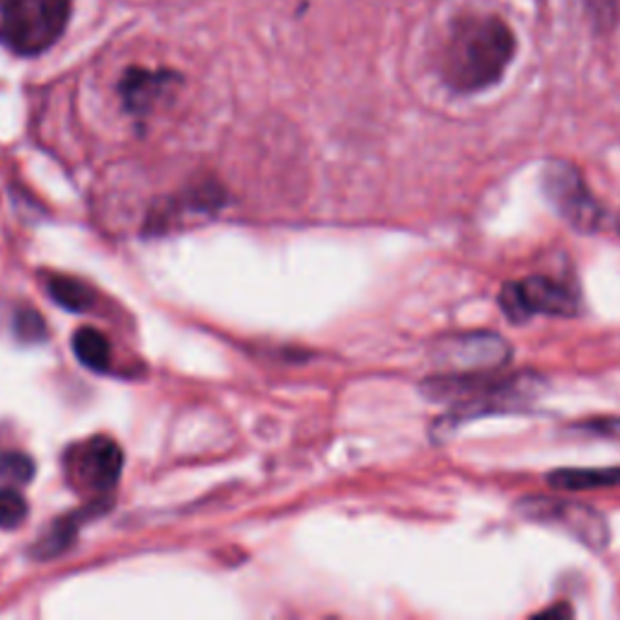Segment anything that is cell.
Masks as SVG:
<instances>
[{
  "mask_svg": "<svg viewBox=\"0 0 620 620\" xmlns=\"http://www.w3.org/2000/svg\"><path fill=\"white\" fill-rule=\"evenodd\" d=\"M516 34L497 12H463L453 18L439 71L446 87L459 95H475L495 87L516 56Z\"/></svg>",
  "mask_w": 620,
  "mask_h": 620,
  "instance_id": "obj_1",
  "label": "cell"
},
{
  "mask_svg": "<svg viewBox=\"0 0 620 620\" xmlns=\"http://www.w3.org/2000/svg\"><path fill=\"white\" fill-rule=\"evenodd\" d=\"M540 390L543 381L536 374H446L424 383V396L453 404V424L490 412L518 410L534 402L540 396Z\"/></svg>",
  "mask_w": 620,
  "mask_h": 620,
  "instance_id": "obj_2",
  "label": "cell"
},
{
  "mask_svg": "<svg viewBox=\"0 0 620 620\" xmlns=\"http://www.w3.org/2000/svg\"><path fill=\"white\" fill-rule=\"evenodd\" d=\"M69 18L71 0H0V44L36 56L61 40Z\"/></svg>",
  "mask_w": 620,
  "mask_h": 620,
  "instance_id": "obj_3",
  "label": "cell"
},
{
  "mask_svg": "<svg viewBox=\"0 0 620 620\" xmlns=\"http://www.w3.org/2000/svg\"><path fill=\"white\" fill-rule=\"evenodd\" d=\"M543 195L550 207L579 233H593L601 225L603 207L593 197L585 175L572 162L550 160L540 172Z\"/></svg>",
  "mask_w": 620,
  "mask_h": 620,
  "instance_id": "obj_4",
  "label": "cell"
},
{
  "mask_svg": "<svg viewBox=\"0 0 620 620\" xmlns=\"http://www.w3.org/2000/svg\"><path fill=\"white\" fill-rule=\"evenodd\" d=\"M516 512L528 522L565 530L567 536L577 538L581 546L591 550H603L611 540V528L606 518L587 504L553 497H526L516 504Z\"/></svg>",
  "mask_w": 620,
  "mask_h": 620,
  "instance_id": "obj_5",
  "label": "cell"
},
{
  "mask_svg": "<svg viewBox=\"0 0 620 620\" xmlns=\"http://www.w3.org/2000/svg\"><path fill=\"white\" fill-rule=\"evenodd\" d=\"M500 306L512 323H526L540 313L572 318L579 313V298L572 288L550 276H526L502 286Z\"/></svg>",
  "mask_w": 620,
  "mask_h": 620,
  "instance_id": "obj_6",
  "label": "cell"
},
{
  "mask_svg": "<svg viewBox=\"0 0 620 620\" xmlns=\"http://www.w3.org/2000/svg\"><path fill=\"white\" fill-rule=\"evenodd\" d=\"M512 359V345L497 333H455L439 341L437 361L451 374L500 371Z\"/></svg>",
  "mask_w": 620,
  "mask_h": 620,
  "instance_id": "obj_7",
  "label": "cell"
},
{
  "mask_svg": "<svg viewBox=\"0 0 620 620\" xmlns=\"http://www.w3.org/2000/svg\"><path fill=\"white\" fill-rule=\"evenodd\" d=\"M124 453L112 439L95 437L73 453V477L91 492H107L119 483Z\"/></svg>",
  "mask_w": 620,
  "mask_h": 620,
  "instance_id": "obj_8",
  "label": "cell"
},
{
  "mask_svg": "<svg viewBox=\"0 0 620 620\" xmlns=\"http://www.w3.org/2000/svg\"><path fill=\"white\" fill-rule=\"evenodd\" d=\"M168 83H170L168 73L134 69L124 75L119 93L124 97L126 107L132 112H146L154 107L158 97H162V93L168 91Z\"/></svg>",
  "mask_w": 620,
  "mask_h": 620,
  "instance_id": "obj_9",
  "label": "cell"
},
{
  "mask_svg": "<svg viewBox=\"0 0 620 620\" xmlns=\"http://www.w3.org/2000/svg\"><path fill=\"white\" fill-rule=\"evenodd\" d=\"M548 483L555 490H599L618 487L620 467H563L548 475Z\"/></svg>",
  "mask_w": 620,
  "mask_h": 620,
  "instance_id": "obj_10",
  "label": "cell"
},
{
  "mask_svg": "<svg viewBox=\"0 0 620 620\" xmlns=\"http://www.w3.org/2000/svg\"><path fill=\"white\" fill-rule=\"evenodd\" d=\"M73 351L83 366L93 371H109L112 364V347L103 333H97L95 327H81L73 335Z\"/></svg>",
  "mask_w": 620,
  "mask_h": 620,
  "instance_id": "obj_11",
  "label": "cell"
},
{
  "mask_svg": "<svg viewBox=\"0 0 620 620\" xmlns=\"http://www.w3.org/2000/svg\"><path fill=\"white\" fill-rule=\"evenodd\" d=\"M49 294L59 306L75 313L87 311L95 301L93 288L78 280H71V276H49Z\"/></svg>",
  "mask_w": 620,
  "mask_h": 620,
  "instance_id": "obj_12",
  "label": "cell"
},
{
  "mask_svg": "<svg viewBox=\"0 0 620 620\" xmlns=\"http://www.w3.org/2000/svg\"><path fill=\"white\" fill-rule=\"evenodd\" d=\"M34 475V463L30 455L8 451L0 453V480L6 485H28Z\"/></svg>",
  "mask_w": 620,
  "mask_h": 620,
  "instance_id": "obj_13",
  "label": "cell"
},
{
  "mask_svg": "<svg viewBox=\"0 0 620 620\" xmlns=\"http://www.w3.org/2000/svg\"><path fill=\"white\" fill-rule=\"evenodd\" d=\"M28 516V500L15 487H0V528H15Z\"/></svg>",
  "mask_w": 620,
  "mask_h": 620,
  "instance_id": "obj_14",
  "label": "cell"
},
{
  "mask_svg": "<svg viewBox=\"0 0 620 620\" xmlns=\"http://www.w3.org/2000/svg\"><path fill=\"white\" fill-rule=\"evenodd\" d=\"M15 333L24 341H40L46 337L44 318L32 308H22L15 318Z\"/></svg>",
  "mask_w": 620,
  "mask_h": 620,
  "instance_id": "obj_15",
  "label": "cell"
},
{
  "mask_svg": "<svg viewBox=\"0 0 620 620\" xmlns=\"http://www.w3.org/2000/svg\"><path fill=\"white\" fill-rule=\"evenodd\" d=\"M71 530H73V524L69 526V522H59L52 528V534L40 540V550H36V555H40V558H52V555H56L66 546H71V543H69Z\"/></svg>",
  "mask_w": 620,
  "mask_h": 620,
  "instance_id": "obj_16",
  "label": "cell"
},
{
  "mask_svg": "<svg viewBox=\"0 0 620 620\" xmlns=\"http://www.w3.org/2000/svg\"><path fill=\"white\" fill-rule=\"evenodd\" d=\"M579 429H585V432L601 434V437L620 439V417H597V420L581 422Z\"/></svg>",
  "mask_w": 620,
  "mask_h": 620,
  "instance_id": "obj_17",
  "label": "cell"
},
{
  "mask_svg": "<svg viewBox=\"0 0 620 620\" xmlns=\"http://www.w3.org/2000/svg\"><path fill=\"white\" fill-rule=\"evenodd\" d=\"M550 616H565V618H569L572 616V611L567 609V606H563V603H558L555 606V609H548V611H540L536 618H550Z\"/></svg>",
  "mask_w": 620,
  "mask_h": 620,
  "instance_id": "obj_18",
  "label": "cell"
},
{
  "mask_svg": "<svg viewBox=\"0 0 620 620\" xmlns=\"http://www.w3.org/2000/svg\"><path fill=\"white\" fill-rule=\"evenodd\" d=\"M618 228H620V221H618Z\"/></svg>",
  "mask_w": 620,
  "mask_h": 620,
  "instance_id": "obj_19",
  "label": "cell"
}]
</instances>
